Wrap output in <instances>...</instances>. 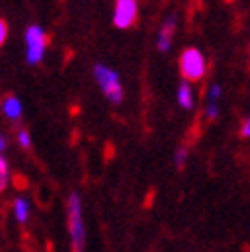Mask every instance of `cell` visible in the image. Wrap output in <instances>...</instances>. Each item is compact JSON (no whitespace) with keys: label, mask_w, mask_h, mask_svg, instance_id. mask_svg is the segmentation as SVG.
<instances>
[{"label":"cell","mask_w":250,"mask_h":252,"mask_svg":"<svg viewBox=\"0 0 250 252\" xmlns=\"http://www.w3.org/2000/svg\"><path fill=\"white\" fill-rule=\"evenodd\" d=\"M68 232H70L72 252H82L84 250V220H82V203L78 193H72L68 197Z\"/></svg>","instance_id":"obj_1"},{"label":"cell","mask_w":250,"mask_h":252,"mask_svg":"<svg viewBox=\"0 0 250 252\" xmlns=\"http://www.w3.org/2000/svg\"><path fill=\"white\" fill-rule=\"evenodd\" d=\"M94 80L98 82L101 91L105 93V96L113 105H119L123 100V86H121V80L113 68H109L105 64H96L94 66Z\"/></svg>","instance_id":"obj_2"},{"label":"cell","mask_w":250,"mask_h":252,"mask_svg":"<svg viewBox=\"0 0 250 252\" xmlns=\"http://www.w3.org/2000/svg\"><path fill=\"white\" fill-rule=\"evenodd\" d=\"M205 70H207L205 56L195 47L185 49L181 56V74L185 76V80H201L205 76Z\"/></svg>","instance_id":"obj_3"},{"label":"cell","mask_w":250,"mask_h":252,"mask_svg":"<svg viewBox=\"0 0 250 252\" xmlns=\"http://www.w3.org/2000/svg\"><path fill=\"white\" fill-rule=\"evenodd\" d=\"M25 47H27V62L29 64H39L47 49V33L39 25H31L25 31Z\"/></svg>","instance_id":"obj_4"},{"label":"cell","mask_w":250,"mask_h":252,"mask_svg":"<svg viewBox=\"0 0 250 252\" xmlns=\"http://www.w3.org/2000/svg\"><path fill=\"white\" fill-rule=\"evenodd\" d=\"M135 19H137V2H133V0H119L113 12L115 27L127 29L135 23Z\"/></svg>","instance_id":"obj_5"},{"label":"cell","mask_w":250,"mask_h":252,"mask_svg":"<svg viewBox=\"0 0 250 252\" xmlns=\"http://www.w3.org/2000/svg\"><path fill=\"white\" fill-rule=\"evenodd\" d=\"M0 107H2V113H4V115H6L8 119H12V121L21 119V115H23V105H21V100H19L15 94L4 96V98H2V103H0Z\"/></svg>","instance_id":"obj_6"},{"label":"cell","mask_w":250,"mask_h":252,"mask_svg":"<svg viewBox=\"0 0 250 252\" xmlns=\"http://www.w3.org/2000/svg\"><path fill=\"white\" fill-rule=\"evenodd\" d=\"M174 29H177V21H174V19H168L164 25H162V29L158 33V49H160V52H168V49H170V41H172Z\"/></svg>","instance_id":"obj_7"},{"label":"cell","mask_w":250,"mask_h":252,"mask_svg":"<svg viewBox=\"0 0 250 252\" xmlns=\"http://www.w3.org/2000/svg\"><path fill=\"white\" fill-rule=\"evenodd\" d=\"M12 213H15V220L19 223H27V220L31 216V203H29L27 199L17 197L15 203H12Z\"/></svg>","instance_id":"obj_8"},{"label":"cell","mask_w":250,"mask_h":252,"mask_svg":"<svg viewBox=\"0 0 250 252\" xmlns=\"http://www.w3.org/2000/svg\"><path fill=\"white\" fill-rule=\"evenodd\" d=\"M177 98H179V105L183 109H191L193 107V91H191V86L183 82L179 86V93H177Z\"/></svg>","instance_id":"obj_9"},{"label":"cell","mask_w":250,"mask_h":252,"mask_svg":"<svg viewBox=\"0 0 250 252\" xmlns=\"http://www.w3.org/2000/svg\"><path fill=\"white\" fill-rule=\"evenodd\" d=\"M10 183V172H8V162L0 156V193L4 191Z\"/></svg>","instance_id":"obj_10"},{"label":"cell","mask_w":250,"mask_h":252,"mask_svg":"<svg viewBox=\"0 0 250 252\" xmlns=\"http://www.w3.org/2000/svg\"><path fill=\"white\" fill-rule=\"evenodd\" d=\"M17 142H19L21 148L29 150V148H31V135H29V131H27V129H19V133H17Z\"/></svg>","instance_id":"obj_11"},{"label":"cell","mask_w":250,"mask_h":252,"mask_svg":"<svg viewBox=\"0 0 250 252\" xmlns=\"http://www.w3.org/2000/svg\"><path fill=\"white\" fill-rule=\"evenodd\" d=\"M185 162H187V150L181 148V150H177V156H174V164L181 170V168H185Z\"/></svg>","instance_id":"obj_12"},{"label":"cell","mask_w":250,"mask_h":252,"mask_svg":"<svg viewBox=\"0 0 250 252\" xmlns=\"http://www.w3.org/2000/svg\"><path fill=\"white\" fill-rule=\"evenodd\" d=\"M6 37H8V25H6V21H2V19H0V47L4 45Z\"/></svg>","instance_id":"obj_13"},{"label":"cell","mask_w":250,"mask_h":252,"mask_svg":"<svg viewBox=\"0 0 250 252\" xmlns=\"http://www.w3.org/2000/svg\"><path fill=\"white\" fill-rule=\"evenodd\" d=\"M221 96V88L218 84L211 86V91H209V103H216V100Z\"/></svg>","instance_id":"obj_14"},{"label":"cell","mask_w":250,"mask_h":252,"mask_svg":"<svg viewBox=\"0 0 250 252\" xmlns=\"http://www.w3.org/2000/svg\"><path fill=\"white\" fill-rule=\"evenodd\" d=\"M205 115H207V119H216V117H218V105H216V103H209Z\"/></svg>","instance_id":"obj_15"},{"label":"cell","mask_w":250,"mask_h":252,"mask_svg":"<svg viewBox=\"0 0 250 252\" xmlns=\"http://www.w3.org/2000/svg\"><path fill=\"white\" fill-rule=\"evenodd\" d=\"M240 133H242V137H250V117H248V119L244 121V125H242Z\"/></svg>","instance_id":"obj_16"},{"label":"cell","mask_w":250,"mask_h":252,"mask_svg":"<svg viewBox=\"0 0 250 252\" xmlns=\"http://www.w3.org/2000/svg\"><path fill=\"white\" fill-rule=\"evenodd\" d=\"M4 148H6V140H4V137H2V135H0V154H2V152H4Z\"/></svg>","instance_id":"obj_17"}]
</instances>
